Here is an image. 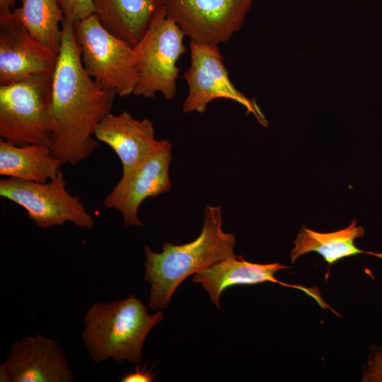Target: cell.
Returning <instances> with one entry per match:
<instances>
[{
  "label": "cell",
  "mask_w": 382,
  "mask_h": 382,
  "mask_svg": "<svg viewBox=\"0 0 382 382\" xmlns=\"http://www.w3.org/2000/svg\"><path fill=\"white\" fill-rule=\"evenodd\" d=\"M57 57L31 35L13 11L0 14V86L54 72Z\"/></svg>",
  "instance_id": "12"
},
{
  "label": "cell",
  "mask_w": 382,
  "mask_h": 382,
  "mask_svg": "<svg viewBox=\"0 0 382 382\" xmlns=\"http://www.w3.org/2000/svg\"><path fill=\"white\" fill-rule=\"evenodd\" d=\"M0 195L22 207L29 219L41 228L71 222L79 228L91 229L94 224L80 197L67 191L62 171L46 183L11 177L1 179Z\"/></svg>",
  "instance_id": "7"
},
{
  "label": "cell",
  "mask_w": 382,
  "mask_h": 382,
  "mask_svg": "<svg viewBox=\"0 0 382 382\" xmlns=\"http://www.w3.org/2000/svg\"><path fill=\"white\" fill-rule=\"evenodd\" d=\"M155 374L151 370L146 369V367L137 366L134 371L128 373L124 376L120 381L122 382H151L154 380Z\"/></svg>",
  "instance_id": "21"
},
{
  "label": "cell",
  "mask_w": 382,
  "mask_h": 382,
  "mask_svg": "<svg viewBox=\"0 0 382 382\" xmlns=\"http://www.w3.org/2000/svg\"><path fill=\"white\" fill-rule=\"evenodd\" d=\"M171 150L172 144L168 140H160L146 158L122 173L120 180L105 198L103 205L119 210L126 226H142L138 216L142 202L170 190Z\"/></svg>",
  "instance_id": "10"
},
{
  "label": "cell",
  "mask_w": 382,
  "mask_h": 382,
  "mask_svg": "<svg viewBox=\"0 0 382 382\" xmlns=\"http://www.w3.org/2000/svg\"><path fill=\"white\" fill-rule=\"evenodd\" d=\"M93 13L115 36L134 47L146 33L164 0H93Z\"/></svg>",
  "instance_id": "15"
},
{
  "label": "cell",
  "mask_w": 382,
  "mask_h": 382,
  "mask_svg": "<svg viewBox=\"0 0 382 382\" xmlns=\"http://www.w3.org/2000/svg\"><path fill=\"white\" fill-rule=\"evenodd\" d=\"M221 208L207 205L199 236L183 245L164 243L156 253L144 247V279L151 285L149 307L152 310L168 306L178 286L190 274L225 259L236 257V238L222 230Z\"/></svg>",
  "instance_id": "2"
},
{
  "label": "cell",
  "mask_w": 382,
  "mask_h": 382,
  "mask_svg": "<svg viewBox=\"0 0 382 382\" xmlns=\"http://www.w3.org/2000/svg\"><path fill=\"white\" fill-rule=\"evenodd\" d=\"M163 318L161 311L148 313V307L134 294L123 300L96 303L84 317L82 339L96 363L110 358L137 363L149 332Z\"/></svg>",
  "instance_id": "3"
},
{
  "label": "cell",
  "mask_w": 382,
  "mask_h": 382,
  "mask_svg": "<svg viewBox=\"0 0 382 382\" xmlns=\"http://www.w3.org/2000/svg\"><path fill=\"white\" fill-rule=\"evenodd\" d=\"M94 137L117 154L126 172L146 158L159 144L152 122L135 119L127 111L110 112L96 126Z\"/></svg>",
  "instance_id": "14"
},
{
  "label": "cell",
  "mask_w": 382,
  "mask_h": 382,
  "mask_svg": "<svg viewBox=\"0 0 382 382\" xmlns=\"http://www.w3.org/2000/svg\"><path fill=\"white\" fill-rule=\"evenodd\" d=\"M116 96L85 71L74 23L65 18L53 73L50 146L62 164L76 165L98 146L95 129L111 112Z\"/></svg>",
  "instance_id": "1"
},
{
  "label": "cell",
  "mask_w": 382,
  "mask_h": 382,
  "mask_svg": "<svg viewBox=\"0 0 382 382\" xmlns=\"http://www.w3.org/2000/svg\"><path fill=\"white\" fill-rule=\"evenodd\" d=\"M289 268L279 262L257 264L245 260L241 256L232 257L195 273L194 283H200L209 294L214 304L220 308V296L229 286L234 285H252L264 282L279 284L304 292L311 297L323 309H330L337 316L340 315L331 308L323 299L318 287H305L281 282L274 277L281 270Z\"/></svg>",
  "instance_id": "13"
},
{
  "label": "cell",
  "mask_w": 382,
  "mask_h": 382,
  "mask_svg": "<svg viewBox=\"0 0 382 382\" xmlns=\"http://www.w3.org/2000/svg\"><path fill=\"white\" fill-rule=\"evenodd\" d=\"M13 12L31 35L58 55L65 18L59 0H21Z\"/></svg>",
  "instance_id": "18"
},
{
  "label": "cell",
  "mask_w": 382,
  "mask_h": 382,
  "mask_svg": "<svg viewBox=\"0 0 382 382\" xmlns=\"http://www.w3.org/2000/svg\"><path fill=\"white\" fill-rule=\"evenodd\" d=\"M53 73L0 86L1 139L19 146H51Z\"/></svg>",
  "instance_id": "4"
},
{
  "label": "cell",
  "mask_w": 382,
  "mask_h": 382,
  "mask_svg": "<svg viewBox=\"0 0 382 382\" xmlns=\"http://www.w3.org/2000/svg\"><path fill=\"white\" fill-rule=\"evenodd\" d=\"M365 231L357 226L354 219L346 228L330 233H320L307 228L300 229L294 241V247L290 253L291 261L294 263L303 255L315 252L323 257L329 268L336 262L358 254H366L382 260V252L365 251L354 243L357 238L363 237Z\"/></svg>",
  "instance_id": "17"
},
{
  "label": "cell",
  "mask_w": 382,
  "mask_h": 382,
  "mask_svg": "<svg viewBox=\"0 0 382 382\" xmlns=\"http://www.w3.org/2000/svg\"><path fill=\"white\" fill-rule=\"evenodd\" d=\"M62 165L50 146L40 144L15 145L0 139V175L36 183L56 176Z\"/></svg>",
  "instance_id": "16"
},
{
  "label": "cell",
  "mask_w": 382,
  "mask_h": 382,
  "mask_svg": "<svg viewBox=\"0 0 382 382\" xmlns=\"http://www.w3.org/2000/svg\"><path fill=\"white\" fill-rule=\"evenodd\" d=\"M190 64L183 74L188 86L184 112L203 113L212 100L225 98L242 105L260 124L268 125L255 100L246 97L231 82L219 46L190 42Z\"/></svg>",
  "instance_id": "8"
},
{
  "label": "cell",
  "mask_w": 382,
  "mask_h": 382,
  "mask_svg": "<svg viewBox=\"0 0 382 382\" xmlns=\"http://www.w3.org/2000/svg\"><path fill=\"white\" fill-rule=\"evenodd\" d=\"M73 372L59 344L38 334L14 342L0 365L1 382H71Z\"/></svg>",
  "instance_id": "11"
},
{
  "label": "cell",
  "mask_w": 382,
  "mask_h": 382,
  "mask_svg": "<svg viewBox=\"0 0 382 382\" xmlns=\"http://www.w3.org/2000/svg\"><path fill=\"white\" fill-rule=\"evenodd\" d=\"M168 15L190 42L228 41L242 27L254 0H164Z\"/></svg>",
  "instance_id": "9"
},
{
  "label": "cell",
  "mask_w": 382,
  "mask_h": 382,
  "mask_svg": "<svg viewBox=\"0 0 382 382\" xmlns=\"http://www.w3.org/2000/svg\"><path fill=\"white\" fill-rule=\"evenodd\" d=\"M362 381L382 382V347L372 349L369 361L363 369Z\"/></svg>",
  "instance_id": "20"
},
{
  "label": "cell",
  "mask_w": 382,
  "mask_h": 382,
  "mask_svg": "<svg viewBox=\"0 0 382 382\" xmlns=\"http://www.w3.org/2000/svg\"><path fill=\"white\" fill-rule=\"evenodd\" d=\"M15 2L16 0H0V14L11 13Z\"/></svg>",
  "instance_id": "22"
},
{
  "label": "cell",
  "mask_w": 382,
  "mask_h": 382,
  "mask_svg": "<svg viewBox=\"0 0 382 382\" xmlns=\"http://www.w3.org/2000/svg\"><path fill=\"white\" fill-rule=\"evenodd\" d=\"M185 35L163 8L154 17L146 33L134 47L138 59L139 78L133 94L153 98L161 93L170 100L177 91V66L187 52Z\"/></svg>",
  "instance_id": "6"
},
{
  "label": "cell",
  "mask_w": 382,
  "mask_h": 382,
  "mask_svg": "<svg viewBox=\"0 0 382 382\" xmlns=\"http://www.w3.org/2000/svg\"><path fill=\"white\" fill-rule=\"evenodd\" d=\"M74 28L86 74L120 97L133 94L139 78L134 48L108 32L93 13Z\"/></svg>",
  "instance_id": "5"
},
{
  "label": "cell",
  "mask_w": 382,
  "mask_h": 382,
  "mask_svg": "<svg viewBox=\"0 0 382 382\" xmlns=\"http://www.w3.org/2000/svg\"><path fill=\"white\" fill-rule=\"evenodd\" d=\"M64 17L75 23L93 14V0H59Z\"/></svg>",
  "instance_id": "19"
}]
</instances>
